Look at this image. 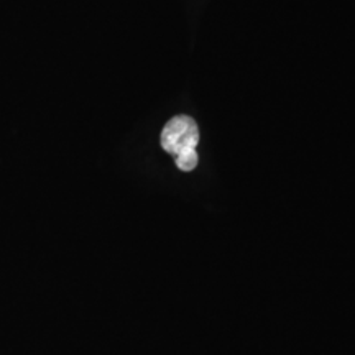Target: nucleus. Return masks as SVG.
<instances>
[{"mask_svg":"<svg viewBox=\"0 0 355 355\" xmlns=\"http://www.w3.org/2000/svg\"><path fill=\"white\" fill-rule=\"evenodd\" d=\"M159 141L165 152L176 157L184 150L196 148L199 144V128L188 115H178L163 128Z\"/></svg>","mask_w":355,"mask_h":355,"instance_id":"nucleus-1","label":"nucleus"},{"mask_svg":"<svg viewBox=\"0 0 355 355\" xmlns=\"http://www.w3.org/2000/svg\"><path fill=\"white\" fill-rule=\"evenodd\" d=\"M198 159L196 148H189L176 155V165L181 171H193L198 166Z\"/></svg>","mask_w":355,"mask_h":355,"instance_id":"nucleus-2","label":"nucleus"}]
</instances>
